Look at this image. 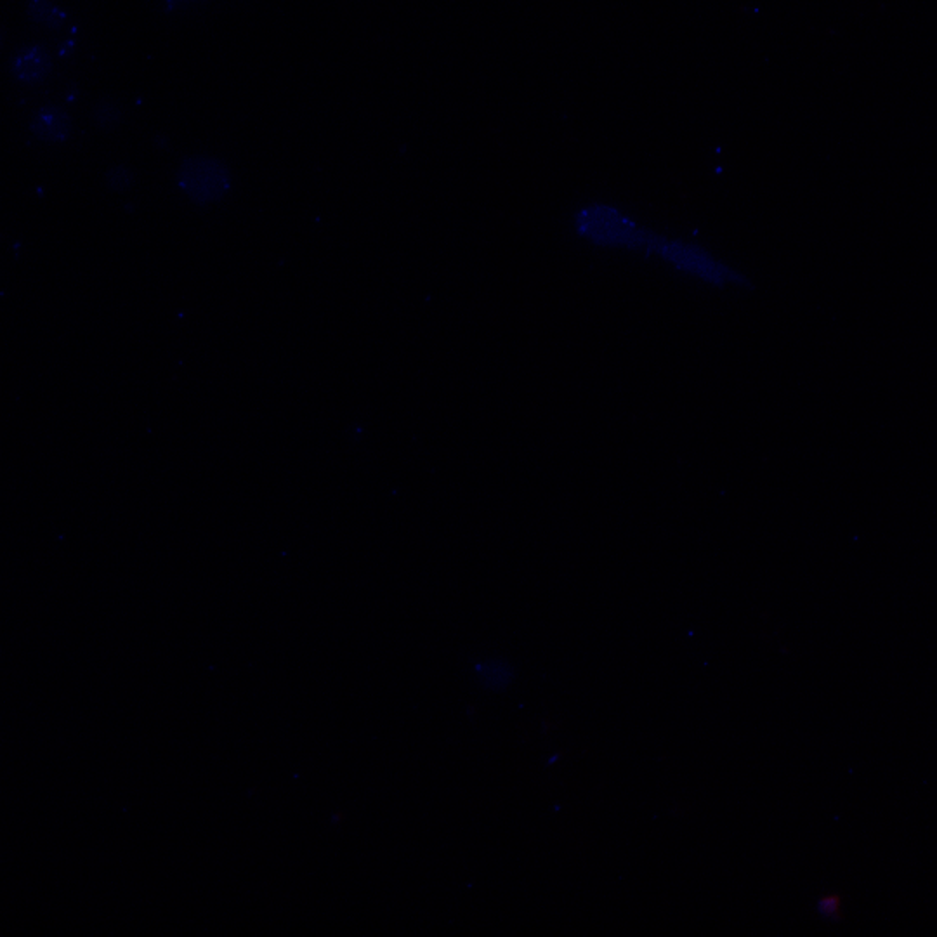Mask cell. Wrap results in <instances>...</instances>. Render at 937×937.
<instances>
[{
    "instance_id": "1",
    "label": "cell",
    "mask_w": 937,
    "mask_h": 937,
    "mask_svg": "<svg viewBox=\"0 0 937 937\" xmlns=\"http://www.w3.org/2000/svg\"><path fill=\"white\" fill-rule=\"evenodd\" d=\"M177 186L193 204H216L231 190L230 169L217 158L193 155L179 165Z\"/></svg>"
},
{
    "instance_id": "2",
    "label": "cell",
    "mask_w": 937,
    "mask_h": 937,
    "mask_svg": "<svg viewBox=\"0 0 937 937\" xmlns=\"http://www.w3.org/2000/svg\"><path fill=\"white\" fill-rule=\"evenodd\" d=\"M577 228L582 235L601 245H620L632 249L648 247L653 236L649 235L648 231L637 228L636 224L620 212L603 205H594L582 210L577 216Z\"/></svg>"
},
{
    "instance_id": "3",
    "label": "cell",
    "mask_w": 937,
    "mask_h": 937,
    "mask_svg": "<svg viewBox=\"0 0 937 937\" xmlns=\"http://www.w3.org/2000/svg\"><path fill=\"white\" fill-rule=\"evenodd\" d=\"M649 250H655L658 254H662L665 259H669L672 263L677 264L679 268L684 269V271H689V273H695V275L702 276L708 282L717 283V285H722L726 280H731V282H738L741 285H748L745 278H741L738 273H734L731 269L724 268L721 264L715 263L710 257L703 252V250L698 249V247H686L682 243L667 242L663 238H658V236H651V240L648 243Z\"/></svg>"
},
{
    "instance_id": "4",
    "label": "cell",
    "mask_w": 937,
    "mask_h": 937,
    "mask_svg": "<svg viewBox=\"0 0 937 937\" xmlns=\"http://www.w3.org/2000/svg\"><path fill=\"white\" fill-rule=\"evenodd\" d=\"M72 129V118L59 106H42L30 122L33 136L44 143H65Z\"/></svg>"
},
{
    "instance_id": "5",
    "label": "cell",
    "mask_w": 937,
    "mask_h": 937,
    "mask_svg": "<svg viewBox=\"0 0 937 937\" xmlns=\"http://www.w3.org/2000/svg\"><path fill=\"white\" fill-rule=\"evenodd\" d=\"M53 61L44 47L30 46L16 54L11 63V72L16 80L27 86H37L49 77Z\"/></svg>"
},
{
    "instance_id": "6",
    "label": "cell",
    "mask_w": 937,
    "mask_h": 937,
    "mask_svg": "<svg viewBox=\"0 0 937 937\" xmlns=\"http://www.w3.org/2000/svg\"><path fill=\"white\" fill-rule=\"evenodd\" d=\"M27 14L33 23H37L40 27L49 28V30L63 28L66 21L65 11L56 6L53 0H30L27 6Z\"/></svg>"
},
{
    "instance_id": "7",
    "label": "cell",
    "mask_w": 937,
    "mask_h": 937,
    "mask_svg": "<svg viewBox=\"0 0 937 937\" xmlns=\"http://www.w3.org/2000/svg\"><path fill=\"white\" fill-rule=\"evenodd\" d=\"M92 115H94V120L101 129H113L122 120L120 108H118L117 103H113L110 99H101L98 105L94 106Z\"/></svg>"
},
{
    "instance_id": "8",
    "label": "cell",
    "mask_w": 937,
    "mask_h": 937,
    "mask_svg": "<svg viewBox=\"0 0 937 937\" xmlns=\"http://www.w3.org/2000/svg\"><path fill=\"white\" fill-rule=\"evenodd\" d=\"M134 183H136V176H134V172H132L129 167H125V165H117V167H112L110 171L106 172V184H108L110 190H131Z\"/></svg>"
},
{
    "instance_id": "9",
    "label": "cell",
    "mask_w": 937,
    "mask_h": 937,
    "mask_svg": "<svg viewBox=\"0 0 937 937\" xmlns=\"http://www.w3.org/2000/svg\"><path fill=\"white\" fill-rule=\"evenodd\" d=\"M818 911L821 917L839 918L842 911V898L839 894H826L818 901Z\"/></svg>"
},
{
    "instance_id": "10",
    "label": "cell",
    "mask_w": 937,
    "mask_h": 937,
    "mask_svg": "<svg viewBox=\"0 0 937 937\" xmlns=\"http://www.w3.org/2000/svg\"><path fill=\"white\" fill-rule=\"evenodd\" d=\"M181 2H186V0H167V4H169V7H171V9L172 7H176L177 4H181Z\"/></svg>"
},
{
    "instance_id": "11",
    "label": "cell",
    "mask_w": 937,
    "mask_h": 937,
    "mask_svg": "<svg viewBox=\"0 0 937 937\" xmlns=\"http://www.w3.org/2000/svg\"><path fill=\"white\" fill-rule=\"evenodd\" d=\"M2 40H4V35H2V32H0V44H2Z\"/></svg>"
}]
</instances>
